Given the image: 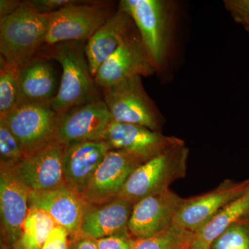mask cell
<instances>
[{"label": "cell", "mask_w": 249, "mask_h": 249, "mask_svg": "<svg viewBox=\"0 0 249 249\" xmlns=\"http://www.w3.org/2000/svg\"><path fill=\"white\" fill-rule=\"evenodd\" d=\"M22 1L17 0H1L0 1V18L13 14L22 6Z\"/></svg>", "instance_id": "obj_32"}, {"label": "cell", "mask_w": 249, "mask_h": 249, "mask_svg": "<svg viewBox=\"0 0 249 249\" xmlns=\"http://www.w3.org/2000/svg\"><path fill=\"white\" fill-rule=\"evenodd\" d=\"M194 235L173 224L158 235L135 239L132 249H190Z\"/></svg>", "instance_id": "obj_23"}, {"label": "cell", "mask_w": 249, "mask_h": 249, "mask_svg": "<svg viewBox=\"0 0 249 249\" xmlns=\"http://www.w3.org/2000/svg\"><path fill=\"white\" fill-rule=\"evenodd\" d=\"M249 186V179L240 182L226 181L213 191L184 199L174 219V225L196 233Z\"/></svg>", "instance_id": "obj_14"}, {"label": "cell", "mask_w": 249, "mask_h": 249, "mask_svg": "<svg viewBox=\"0 0 249 249\" xmlns=\"http://www.w3.org/2000/svg\"><path fill=\"white\" fill-rule=\"evenodd\" d=\"M56 76L45 58L34 57L21 69L18 104L50 103L58 93Z\"/></svg>", "instance_id": "obj_20"}, {"label": "cell", "mask_w": 249, "mask_h": 249, "mask_svg": "<svg viewBox=\"0 0 249 249\" xmlns=\"http://www.w3.org/2000/svg\"><path fill=\"white\" fill-rule=\"evenodd\" d=\"M249 213V186L240 196L223 208L209 222L196 232L190 249H211L214 240L230 226Z\"/></svg>", "instance_id": "obj_21"}, {"label": "cell", "mask_w": 249, "mask_h": 249, "mask_svg": "<svg viewBox=\"0 0 249 249\" xmlns=\"http://www.w3.org/2000/svg\"><path fill=\"white\" fill-rule=\"evenodd\" d=\"M26 158L20 142L0 121V165L16 166Z\"/></svg>", "instance_id": "obj_26"}, {"label": "cell", "mask_w": 249, "mask_h": 249, "mask_svg": "<svg viewBox=\"0 0 249 249\" xmlns=\"http://www.w3.org/2000/svg\"><path fill=\"white\" fill-rule=\"evenodd\" d=\"M88 204L79 193L67 185L49 191L30 192L29 207L44 211L56 226L65 229L70 240L80 236V227Z\"/></svg>", "instance_id": "obj_15"}, {"label": "cell", "mask_w": 249, "mask_h": 249, "mask_svg": "<svg viewBox=\"0 0 249 249\" xmlns=\"http://www.w3.org/2000/svg\"><path fill=\"white\" fill-rule=\"evenodd\" d=\"M76 1V0H28L24 2L37 12L51 14Z\"/></svg>", "instance_id": "obj_30"}, {"label": "cell", "mask_w": 249, "mask_h": 249, "mask_svg": "<svg viewBox=\"0 0 249 249\" xmlns=\"http://www.w3.org/2000/svg\"><path fill=\"white\" fill-rule=\"evenodd\" d=\"M55 226L52 217L44 211L29 207L20 237L11 249H42Z\"/></svg>", "instance_id": "obj_22"}, {"label": "cell", "mask_w": 249, "mask_h": 249, "mask_svg": "<svg viewBox=\"0 0 249 249\" xmlns=\"http://www.w3.org/2000/svg\"><path fill=\"white\" fill-rule=\"evenodd\" d=\"M119 7L133 20L157 73L169 61L177 25L178 9L170 0H121Z\"/></svg>", "instance_id": "obj_1"}, {"label": "cell", "mask_w": 249, "mask_h": 249, "mask_svg": "<svg viewBox=\"0 0 249 249\" xmlns=\"http://www.w3.org/2000/svg\"><path fill=\"white\" fill-rule=\"evenodd\" d=\"M134 240L128 231L96 240L98 249H132Z\"/></svg>", "instance_id": "obj_28"}, {"label": "cell", "mask_w": 249, "mask_h": 249, "mask_svg": "<svg viewBox=\"0 0 249 249\" xmlns=\"http://www.w3.org/2000/svg\"><path fill=\"white\" fill-rule=\"evenodd\" d=\"M58 115L50 103L18 104L0 117L22 145L26 157L55 142Z\"/></svg>", "instance_id": "obj_7"}, {"label": "cell", "mask_w": 249, "mask_h": 249, "mask_svg": "<svg viewBox=\"0 0 249 249\" xmlns=\"http://www.w3.org/2000/svg\"><path fill=\"white\" fill-rule=\"evenodd\" d=\"M109 3L76 1L49 14L46 45L66 41H88L115 12Z\"/></svg>", "instance_id": "obj_5"}, {"label": "cell", "mask_w": 249, "mask_h": 249, "mask_svg": "<svg viewBox=\"0 0 249 249\" xmlns=\"http://www.w3.org/2000/svg\"><path fill=\"white\" fill-rule=\"evenodd\" d=\"M101 90L113 121L161 131L164 117L145 91L142 77H133Z\"/></svg>", "instance_id": "obj_6"}, {"label": "cell", "mask_w": 249, "mask_h": 249, "mask_svg": "<svg viewBox=\"0 0 249 249\" xmlns=\"http://www.w3.org/2000/svg\"><path fill=\"white\" fill-rule=\"evenodd\" d=\"M0 117L18 104L22 67L0 59Z\"/></svg>", "instance_id": "obj_24"}, {"label": "cell", "mask_w": 249, "mask_h": 249, "mask_svg": "<svg viewBox=\"0 0 249 249\" xmlns=\"http://www.w3.org/2000/svg\"><path fill=\"white\" fill-rule=\"evenodd\" d=\"M112 121L103 98L71 108L58 116L55 142L67 145L73 142L102 141Z\"/></svg>", "instance_id": "obj_13"}, {"label": "cell", "mask_w": 249, "mask_h": 249, "mask_svg": "<svg viewBox=\"0 0 249 249\" xmlns=\"http://www.w3.org/2000/svg\"><path fill=\"white\" fill-rule=\"evenodd\" d=\"M224 6L234 22L249 33V0H224Z\"/></svg>", "instance_id": "obj_27"}, {"label": "cell", "mask_w": 249, "mask_h": 249, "mask_svg": "<svg viewBox=\"0 0 249 249\" xmlns=\"http://www.w3.org/2000/svg\"><path fill=\"white\" fill-rule=\"evenodd\" d=\"M134 204L120 196L85 207L80 236L98 240L128 231Z\"/></svg>", "instance_id": "obj_17"}, {"label": "cell", "mask_w": 249, "mask_h": 249, "mask_svg": "<svg viewBox=\"0 0 249 249\" xmlns=\"http://www.w3.org/2000/svg\"><path fill=\"white\" fill-rule=\"evenodd\" d=\"M143 162L134 156L110 150L80 193L89 204H101L119 196L134 170Z\"/></svg>", "instance_id": "obj_12"}, {"label": "cell", "mask_w": 249, "mask_h": 249, "mask_svg": "<svg viewBox=\"0 0 249 249\" xmlns=\"http://www.w3.org/2000/svg\"><path fill=\"white\" fill-rule=\"evenodd\" d=\"M188 147H173L144 162L134 170L119 196L134 204L145 196L169 189L177 180L186 174Z\"/></svg>", "instance_id": "obj_4"}, {"label": "cell", "mask_w": 249, "mask_h": 249, "mask_svg": "<svg viewBox=\"0 0 249 249\" xmlns=\"http://www.w3.org/2000/svg\"><path fill=\"white\" fill-rule=\"evenodd\" d=\"M85 45V41H66L51 46L47 52L48 58L62 67L58 93L51 103L58 116L71 108L101 99L99 88L90 71Z\"/></svg>", "instance_id": "obj_2"}, {"label": "cell", "mask_w": 249, "mask_h": 249, "mask_svg": "<svg viewBox=\"0 0 249 249\" xmlns=\"http://www.w3.org/2000/svg\"><path fill=\"white\" fill-rule=\"evenodd\" d=\"M110 147L103 141L73 142L65 147L63 168L69 188L81 193Z\"/></svg>", "instance_id": "obj_19"}, {"label": "cell", "mask_w": 249, "mask_h": 249, "mask_svg": "<svg viewBox=\"0 0 249 249\" xmlns=\"http://www.w3.org/2000/svg\"><path fill=\"white\" fill-rule=\"evenodd\" d=\"M30 192L17 165H0L1 231L6 249H12L20 237L29 212Z\"/></svg>", "instance_id": "obj_9"}, {"label": "cell", "mask_w": 249, "mask_h": 249, "mask_svg": "<svg viewBox=\"0 0 249 249\" xmlns=\"http://www.w3.org/2000/svg\"><path fill=\"white\" fill-rule=\"evenodd\" d=\"M70 249H98L96 240L89 237L79 236L70 240Z\"/></svg>", "instance_id": "obj_31"}, {"label": "cell", "mask_w": 249, "mask_h": 249, "mask_svg": "<svg viewBox=\"0 0 249 249\" xmlns=\"http://www.w3.org/2000/svg\"></svg>", "instance_id": "obj_33"}, {"label": "cell", "mask_w": 249, "mask_h": 249, "mask_svg": "<svg viewBox=\"0 0 249 249\" xmlns=\"http://www.w3.org/2000/svg\"><path fill=\"white\" fill-rule=\"evenodd\" d=\"M135 29L129 15L119 6L107 22L88 40L85 45V53L93 78L103 62Z\"/></svg>", "instance_id": "obj_18"}, {"label": "cell", "mask_w": 249, "mask_h": 249, "mask_svg": "<svg viewBox=\"0 0 249 249\" xmlns=\"http://www.w3.org/2000/svg\"><path fill=\"white\" fill-rule=\"evenodd\" d=\"M244 219L226 229L211 249H249V221Z\"/></svg>", "instance_id": "obj_25"}, {"label": "cell", "mask_w": 249, "mask_h": 249, "mask_svg": "<svg viewBox=\"0 0 249 249\" xmlns=\"http://www.w3.org/2000/svg\"><path fill=\"white\" fill-rule=\"evenodd\" d=\"M22 3L13 14L0 18V58L21 67L45 44L49 22V14Z\"/></svg>", "instance_id": "obj_3"}, {"label": "cell", "mask_w": 249, "mask_h": 249, "mask_svg": "<svg viewBox=\"0 0 249 249\" xmlns=\"http://www.w3.org/2000/svg\"><path fill=\"white\" fill-rule=\"evenodd\" d=\"M65 147L60 142H52L17 165L30 191H49L66 185L63 168Z\"/></svg>", "instance_id": "obj_16"}, {"label": "cell", "mask_w": 249, "mask_h": 249, "mask_svg": "<svg viewBox=\"0 0 249 249\" xmlns=\"http://www.w3.org/2000/svg\"><path fill=\"white\" fill-rule=\"evenodd\" d=\"M70 237L65 229L55 226L50 232L42 249H70Z\"/></svg>", "instance_id": "obj_29"}, {"label": "cell", "mask_w": 249, "mask_h": 249, "mask_svg": "<svg viewBox=\"0 0 249 249\" xmlns=\"http://www.w3.org/2000/svg\"><path fill=\"white\" fill-rule=\"evenodd\" d=\"M102 141L111 150L127 152L143 163L173 147L185 144L176 137L164 135L138 124L114 121L109 124Z\"/></svg>", "instance_id": "obj_10"}, {"label": "cell", "mask_w": 249, "mask_h": 249, "mask_svg": "<svg viewBox=\"0 0 249 249\" xmlns=\"http://www.w3.org/2000/svg\"><path fill=\"white\" fill-rule=\"evenodd\" d=\"M183 201L170 188L142 198L134 204L129 233L134 239H143L165 231L173 225Z\"/></svg>", "instance_id": "obj_11"}, {"label": "cell", "mask_w": 249, "mask_h": 249, "mask_svg": "<svg viewBox=\"0 0 249 249\" xmlns=\"http://www.w3.org/2000/svg\"><path fill=\"white\" fill-rule=\"evenodd\" d=\"M157 73L137 28L103 65L94 77L101 89L110 88L133 77Z\"/></svg>", "instance_id": "obj_8"}]
</instances>
